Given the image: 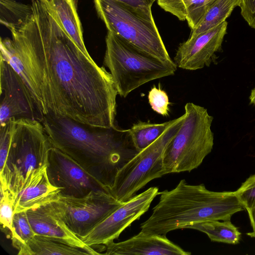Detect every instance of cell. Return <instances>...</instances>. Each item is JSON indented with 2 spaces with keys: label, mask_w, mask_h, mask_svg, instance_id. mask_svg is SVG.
Returning <instances> with one entry per match:
<instances>
[{
  "label": "cell",
  "mask_w": 255,
  "mask_h": 255,
  "mask_svg": "<svg viewBox=\"0 0 255 255\" xmlns=\"http://www.w3.org/2000/svg\"><path fill=\"white\" fill-rule=\"evenodd\" d=\"M10 235L12 246L18 251L36 235L31 226L26 211L14 213Z\"/></svg>",
  "instance_id": "23"
},
{
  "label": "cell",
  "mask_w": 255,
  "mask_h": 255,
  "mask_svg": "<svg viewBox=\"0 0 255 255\" xmlns=\"http://www.w3.org/2000/svg\"><path fill=\"white\" fill-rule=\"evenodd\" d=\"M227 25L225 21L208 30L190 36L181 43L174 58L177 67L196 70L209 66L215 60V53L221 48Z\"/></svg>",
  "instance_id": "13"
},
{
  "label": "cell",
  "mask_w": 255,
  "mask_h": 255,
  "mask_svg": "<svg viewBox=\"0 0 255 255\" xmlns=\"http://www.w3.org/2000/svg\"><path fill=\"white\" fill-rule=\"evenodd\" d=\"M184 110V119L163 153L164 175L191 171L213 149V117L206 109L192 103H187Z\"/></svg>",
  "instance_id": "5"
},
{
  "label": "cell",
  "mask_w": 255,
  "mask_h": 255,
  "mask_svg": "<svg viewBox=\"0 0 255 255\" xmlns=\"http://www.w3.org/2000/svg\"><path fill=\"white\" fill-rule=\"evenodd\" d=\"M64 29L79 49L87 57L83 29L77 9V0H49Z\"/></svg>",
  "instance_id": "19"
},
{
  "label": "cell",
  "mask_w": 255,
  "mask_h": 255,
  "mask_svg": "<svg viewBox=\"0 0 255 255\" xmlns=\"http://www.w3.org/2000/svg\"><path fill=\"white\" fill-rule=\"evenodd\" d=\"M178 120V118L161 124L139 122L133 124L128 130L136 149L139 152L146 148Z\"/></svg>",
  "instance_id": "21"
},
{
  "label": "cell",
  "mask_w": 255,
  "mask_h": 255,
  "mask_svg": "<svg viewBox=\"0 0 255 255\" xmlns=\"http://www.w3.org/2000/svg\"><path fill=\"white\" fill-rule=\"evenodd\" d=\"M123 202L110 190L92 191L82 197L60 195L52 203L67 227L79 238L86 236Z\"/></svg>",
  "instance_id": "9"
},
{
  "label": "cell",
  "mask_w": 255,
  "mask_h": 255,
  "mask_svg": "<svg viewBox=\"0 0 255 255\" xmlns=\"http://www.w3.org/2000/svg\"><path fill=\"white\" fill-rule=\"evenodd\" d=\"M241 0H217L207 11L190 36L208 30L226 21L233 9L239 6Z\"/></svg>",
  "instance_id": "22"
},
{
  "label": "cell",
  "mask_w": 255,
  "mask_h": 255,
  "mask_svg": "<svg viewBox=\"0 0 255 255\" xmlns=\"http://www.w3.org/2000/svg\"><path fill=\"white\" fill-rule=\"evenodd\" d=\"M47 173L51 183L62 189L60 195L82 197L92 191H111L72 158L53 146L49 152Z\"/></svg>",
  "instance_id": "12"
},
{
  "label": "cell",
  "mask_w": 255,
  "mask_h": 255,
  "mask_svg": "<svg viewBox=\"0 0 255 255\" xmlns=\"http://www.w3.org/2000/svg\"><path fill=\"white\" fill-rule=\"evenodd\" d=\"M0 126L10 120L41 123L44 116L20 75L0 57Z\"/></svg>",
  "instance_id": "10"
},
{
  "label": "cell",
  "mask_w": 255,
  "mask_h": 255,
  "mask_svg": "<svg viewBox=\"0 0 255 255\" xmlns=\"http://www.w3.org/2000/svg\"><path fill=\"white\" fill-rule=\"evenodd\" d=\"M217 0H157L158 5L180 20H186L192 29L199 24Z\"/></svg>",
  "instance_id": "18"
},
{
  "label": "cell",
  "mask_w": 255,
  "mask_h": 255,
  "mask_svg": "<svg viewBox=\"0 0 255 255\" xmlns=\"http://www.w3.org/2000/svg\"><path fill=\"white\" fill-rule=\"evenodd\" d=\"M239 6L243 18L255 29V0H241Z\"/></svg>",
  "instance_id": "29"
},
{
  "label": "cell",
  "mask_w": 255,
  "mask_h": 255,
  "mask_svg": "<svg viewBox=\"0 0 255 255\" xmlns=\"http://www.w3.org/2000/svg\"><path fill=\"white\" fill-rule=\"evenodd\" d=\"M130 6L147 17L153 19L151 7L155 0H115Z\"/></svg>",
  "instance_id": "28"
},
{
  "label": "cell",
  "mask_w": 255,
  "mask_h": 255,
  "mask_svg": "<svg viewBox=\"0 0 255 255\" xmlns=\"http://www.w3.org/2000/svg\"><path fill=\"white\" fill-rule=\"evenodd\" d=\"M98 250L72 245L58 239L36 235L18 251V255H96Z\"/></svg>",
  "instance_id": "17"
},
{
  "label": "cell",
  "mask_w": 255,
  "mask_h": 255,
  "mask_svg": "<svg viewBox=\"0 0 255 255\" xmlns=\"http://www.w3.org/2000/svg\"><path fill=\"white\" fill-rule=\"evenodd\" d=\"M52 147L41 122L15 121L5 167L0 172V191L13 196L30 171L47 166Z\"/></svg>",
  "instance_id": "6"
},
{
  "label": "cell",
  "mask_w": 255,
  "mask_h": 255,
  "mask_svg": "<svg viewBox=\"0 0 255 255\" xmlns=\"http://www.w3.org/2000/svg\"><path fill=\"white\" fill-rule=\"evenodd\" d=\"M105 255H190L170 241L164 235L140 232L132 237L119 243L105 245Z\"/></svg>",
  "instance_id": "15"
},
{
  "label": "cell",
  "mask_w": 255,
  "mask_h": 255,
  "mask_svg": "<svg viewBox=\"0 0 255 255\" xmlns=\"http://www.w3.org/2000/svg\"><path fill=\"white\" fill-rule=\"evenodd\" d=\"M52 146L65 153L110 190L119 170L138 151L128 130L94 126L48 114L41 122Z\"/></svg>",
  "instance_id": "2"
},
{
  "label": "cell",
  "mask_w": 255,
  "mask_h": 255,
  "mask_svg": "<svg viewBox=\"0 0 255 255\" xmlns=\"http://www.w3.org/2000/svg\"><path fill=\"white\" fill-rule=\"evenodd\" d=\"M159 193L157 187H151L134 195L123 202L86 236L80 238V240L90 247L105 246L114 242L126 228L147 211Z\"/></svg>",
  "instance_id": "11"
},
{
  "label": "cell",
  "mask_w": 255,
  "mask_h": 255,
  "mask_svg": "<svg viewBox=\"0 0 255 255\" xmlns=\"http://www.w3.org/2000/svg\"><path fill=\"white\" fill-rule=\"evenodd\" d=\"M239 200L246 210L255 207V174L250 176L235 191Z\"/></svg>",
  "instance_id": "25"
},
{
  "label": "cell",
  "mask_w": 255,
  "mask_h": 255,
  "mask_svg": "<svg viewBox=\"0 0 255 255\" xmlns=\"http://www.w3.org/2000/svg\"><path fill=\"white\" fill-rule=\"evenodd\" d=\"M99 17L108 31L136 48L166 62L169 56L154 18L115 0H94Z\"/></svg>",
  "instance_id": "7"
},
{
  "label": "cell",
  "mask_w": 255,
  "mask_h": 255,
  "mask_svg": "<svg viewBox=\"0 0 255 255\" xmlns=\"http://www.w3.org/2000/svg\"><path fill=\"white\" fill-rule=\"evenodd\" d=\"M249 99L250 104L255 105V87L252 90Z\"/></svg>",
  "instance_id": "31"
},
{
  "label": "cell",
  "mask_w": 255,
  "mask_h": 255,
  "mask_svg": "<svg viewBox=\"0 0 255 255\" xmlns=\"http://www.w3.org/2000/svg\"><path fill=\"white\" fill-rule=\"evenodd\" d=\"M13 205V197L9 191H0V222L2 227L8 230L10 233L12 230Z\"/></svg>",
  "instance_id": "24"
},
{
  "label": "cell",
  "mask_w": 255,
  "mask_h": 255,
  "mask_svg": "<svg viewBox=\"0 0 255 255\" xmlns=\"http://www.w3.org/2000/svg\"><path fill=\"white\" fill-rule=\"evenodd\" d=\"M14 121L11 119L4 125L0 126V172L5 167Z\"/></svg>",
  "instance_id": "26"
},
{
  "label": "cell",
  "mask_w": 255,
  "mask_h": 255,
  "mask_svg": "<svg viewBox=\"0 0 255 255\" xmlns=\"http://www.w3.org/2000/svg\"><path fill=\"white\" fill-rule=\"evenodd\" d=\"M31 226L36 235L53 238L67 244L90 248L67 227L52 202L26 211Z\"/></svg>",
  "instance_id": "16"
},
{
  "label": "cell",
  "mask_w": 255,
  "mask_h": 255,
  "mask_svg": "<svg viewBox=\"0 0 255 255\" xmlns=\"http://www.w3.org/2000/svg\"><path fill=\"white\" fill-rule=\"evenodd\" d=\"M159 195L151 216L140 225L143 232L166 235L195 224L230 220L245 209L235 191H212L203 184L191 185L185 179Z\"/></svg>",
  "instance_id": "3"
},
{
  "label": "cell",
  "mask_w": 255,
  "mask_h": 255,
  "mask_svg": "<svg viewBox=\"0 0 255 255\" xmlns=\"http://www.w3.org/2000/svg\"><path fill=\"white\" fill-rule=\"evenodd\" d=\"M62 190L50 182L47 166L31 170L13 195L14 212H25L56 201Z\"/></svg>",
  "instance_id": "14"
},
{
  "label": "cell",
  "mask_w": 255,
  "mask_h": 255,
  "mask_svg": "<svg viewBox=\"0 0 255 255\" xmlns=\"http://www.w3.org/2000/svg\"><path fill=\"white\" fill-rule=\"evenodd\" d=\"M155 0L156 1V0Z\"/></svg>",
  "instance_id": "32"
},
{
  "label": "cell",
  "mask_w": 255,
  "mask_h": 255,
  "mask_svg": "<svg viewBox=\"0 0 255 255\" xmlns=\"http://www.w3.org/2000/svg\"><path fill=\"white\" fill-rule=\"evenodd\" d=\"M103 63L110 70L118 95L124 98L145 83L174 75L177 68L174 62H164L109 31Z\"/></svg>",
  "instance_id": "4"
},
{
  "label": "cell",
  "mask_w": 255,
  "mask_h": 255,
  "mask_svg": "<svg viewBox=\"0 0 255 255\" xmlns=\"http://www.w3.org/2000/svg\"><path fill=\"white\" fill-rule=\"evenodd\" d=\"M0 18L12 38H0V57L21 77L43 116L115 125L118 93L110 73L79 49L49 0H12Z\"/></svg>",
  "instance_id": "1"
},
{
  "label": "cell",
  "mask_w": 255,
  "mask_h": 255,
  "mask_svg": "<svg viewBox=\"0 0 255 255\" xmlns=\"http://www.w3.org/2000/svg\"><path fill=\"white\" fill-rule=\"evenodd\" d=\"M186 229L205 233L212 242L236 245L239 243L241 233L230 220L205 222L187 226Z\"/></svg>",
  "instance_id": "20"
},
{
  "label": "cell",
  "mask_w": 255,
  "mask_h": 255,
  "mask_svg": "<svg viewBox=\"0 0 255 255\" xmlns=\"http://www.w3.org/2000/svg\"><path fill=\"white\" fill-rule=\"evenodd\" d=\"M247 211L253 228V232L248 233V235L252 238H255V207Z\"/></svg>",
  "instance_id": "30"
},
{
  "label": "cell",
  "mask_w": 255,
  "mask_h": 255,
  "mask_svg": "<svg viewBox=\"0 0 255 255\" xmlns=\"http://www.w3.org/2000/svg\"><path fill=\"white\" fill-rule=\"evenodd\" d=\"M184 115L150 145L138 152L118 172L111 193L120 202H124L150 181L162 177L164 150L176 133Z\"/></svg>",
  "instance_id": "8"
},
{
  "label": "cell",
  "mask_w": 255,
  "mask_h": 255,
  "mask_svg": "<svg viewBox=\"0 0 255 255\" xmlns=\"http://www.w3.org/2000/svg\"><path fill=\"white\" fill-rule=\"evenodd\" d=\"M148 100L154 111L163 116L168 115L169 102L164 91L155 86H153L148 92Z\"/></svg>",
  "instance_id": "27"
}]
</instances>
